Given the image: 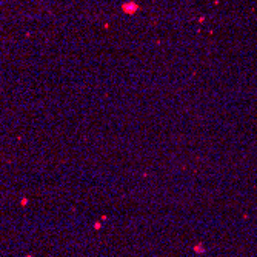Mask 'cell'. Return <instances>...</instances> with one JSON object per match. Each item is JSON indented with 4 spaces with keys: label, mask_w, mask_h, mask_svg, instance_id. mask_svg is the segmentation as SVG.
I'll return each instance as SVG.
<instances>
[{
    "label": "cell",
    "mask_w": 257,
    "mask_h": 257,
    "mask_svg": "<svg viewBox=\"0 0 257 257\" xmlns=\"http://www.w3.org/2000/svg\"><path fill=\"white\" fill-rule=\"evenodd\" d=\"M196 251H199V252H202V251H203V248H202V246H197V248H196Z\"/></svg>",
    "instance_id": "cell-1"
}]
</instances>
